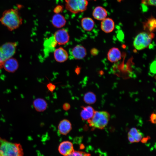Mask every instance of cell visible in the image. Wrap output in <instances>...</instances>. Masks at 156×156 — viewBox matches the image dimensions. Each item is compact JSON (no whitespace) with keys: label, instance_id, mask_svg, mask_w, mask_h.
<instances>
[{"label":"cell","instance_id":"obj_27","mask_svg":"<svg viewBox=\"0 0 156 156\" xmlns=\"http://www.w3.org/2000/svg\"><path fill=\"white\" fill-rule=\"evenodd\" d=\"M47 86L49 90L51 92H53L55 88V85L51 83L48 84Z\"/></svg>","mask_w":156,"mask_h":156},{"label":"cell","instance_id":"obj_3","mask_svg":"<svg viewBox=\"0 0 156 156\" xmlns=\"http://www.w3.org/2000/svg\"><path fill=\"white\" fill-rule=\"evenodd\" d=\"M110 118L109 114L105 111H95L92 117L88 120L90 126L102 129L107 125Z\"/></svg>","mask_w":156,"mask_h":156},{"label":"cell","instance_id":"obj_14","mask_svg":"<svg viewBox=\"0 0 156 156\" xmlns=\"http://www.w3.org/2000/svg\"><path fill=\"white\" fill-rule=\"evenodd\" d=\"M101 22V27L102 30L106 33L112 32L115 27L114 23L113 20L109 18H105Z\"/></svg>","mask_w":156,"mask_h":156},{"label":"cell","instance_id":"obj_12","mask_svg":"<svg viewBox=\"0 0 156 156\" xmlns=\"http://www.w3.org/2000/svg\"><path fill=\"white\" fill-rule=\"evenodd\" d=\"M53 52L54 59L57 62H64L68 58V52L62 47H60L55 49Z\"/></svg>","mask_w":156,"mask_h":156},{"label":"cell","instance_id":"obj_11","mask_svg":"<svg viewBox=\"0 0 156 156\" xmlns=\"http://www.w3.org/2000/svg\"><path fill=\"white\" fill-rule=\"evenodd\" d=\"M72 57L76 60H80L84 58L87 54L86 50L83 46L78 45L74 47L71 51Z\"/></svg>","mask_w":156,"mask_h":156},{"label":"cell","instance_id":"obj_24","mask_svg":"<svg viewBox=\"0 0 156 156\" xmlns=\"http://www.w3.org/2000/svg\"><path fill=\"white\" fill-rule=\"evenodd\" d=\"M67 156H91V155L90 154L83 151H74L71 154Z\"/></svg>","mask_w":156,"mask_h":156},{"label":"cell","instance_id":"obj_26","mask_svg":"<svg viewBox=\"0 0 156 156\" xmlns=\"http://www.w3.org/2000/svg\"><path fill=\"white\" fill-rule=\"evenodd\" d=\"M150 121L153 124L156 122V114L155 113H152L150 117Z\"/></svg>","mask_w":156,"mask_h":156},{"label":"cell","instance_id":"obj_23","mask_svg":"<svg viewBox=\"0 0 156 156\" xmlns=\"http://www.w3.org/2000/svg\"><path fill=\"white\" fill-rule=\"evenodd\" d=\"M84 102L89 104H93L96 101V98L95 95L91 92H89L86 93L84 96Z\"/></svg>","mask_w":156,"mask_h":156},{"label":"cell","instance_id":"obj_29","mask_svg":"<svg viewBox=\"0 0 156 156\" xmlns=\"http://www.w3.org/2000/svg\"><path fill=\"white\" fill-rule=\"evenodd\" d=\"M70 108V105L68 103L64 104L63 106V108L65 110H67Z\"/></svg>","mask_w":156,"mask_h":156},{"label":"cell","instance_id":"obj_4","mask_svg":"<svg viewBox=\"0 0 156 156\" xmlns=\"http://www.w3.org/2000/svg\"><path fill=\"white\" fill-rule=\"evenodd\" d=\"M16 46L17 43L12 42H6L0 46V69L3 68L4 62L15 54Z\"/></svg>","mask_w":156,"mask_h":156},{"label":"cell","instance_id":"obj_7","mask_svg":"<svg viewBox=\"0 0 156 156\" xmlns=\"http://www.w3.org/2000/svg\"><path fill=\"white\" fill-rule=\"evenodd\" d=\"M57 44L60 45H64L69 41L70 36L67 31L62 29L55 32L53 36Z\"/></svg>","mask_w":156,"mask_h":156},{"label":"cell","instance_id":"obj_21","mask_svg":"<svg viewBox=\"0 0 156 156\" xmlns=\"http://www.w3.org/2000/svg\"><path fill=\"white\" fill-rule=\"evenodd\" d=\"M33 105L35 109L39 112L44 111L47 108V105L44 99L38 98L34 100Z\"/></svg>","mask_w":156,"mask_h":156},{"label":"cell","instance_id":"obj_10","mask_svg":"<svg viewBox=\"0 0 156 156\" xmlns=\"http://www.w3.org/2000/svg\"><path fill=\"white\" fill-rule=\"evenodd\" d=\"M19 64L17 60L15 58L11 57L4 62L3 68L7 72L13 73L18 69Z\"/></svg>","mask_w":156,"mask_h":156},{"label":"cell","instance_id":"obj_16","mask_svg":"<svg viewBox=\"0 0 156 156\" xmlns=\"http://www.w3.org/2000/svg\"><path fill=\"white\" fill-rule=\"evenodd\" d=\"M72 128L70 122L67 119H64L61 120L58 127L59 133L64 135L68 134L71 130Z\"/></svg>","mask_w":156,"mask_h":156},{"label":"cell","instance_id":"obj_17","mask_svg":"<svg viewBox=\"0 0 156 156\" xmlns=\"http://www.w3.org/2000/svg\"><path fill=\"white\" fill-rule=\"evenodd\" d=\"M51 22L55 27L60 28L65 26L66 23V20L62 15L57 13L53 16Z\"/></svg>","mask_w":156,"mask_h":156},{"label":"cell","instance_id":"obj_18","mask_svg":"<svg viewBox=\"0 0 156 156\" xmlns=\"http://www.w3.org/2000/svg\"><path fill=\"white\" fill-rule=\"evenodd\" d=\"M92 15L95 19L98 20H103L106 18L107 15L106 10L100 6L96 7L92 12Z\"/></svg>","mask_w":156,"mask_h":156},{"label":"cell","instance_id":"obj_28","mask_svg":"<svg viewBox=\"0 0 156 156\" xmlns=\"http://www.w3.org/2000/svg\"><path fill=\"white\" fill-rule=\"evenodd\" d=\"M155 62H153L150 68L152 72H153V73H154V72H155V63L154 64Z\"/></svg>","mask_w":156,"mask_h":156},{"label":"cell","instance_id":"obj_6","mask_svg":"<svg viewBox=\"0 0 156 156\" xmlns=\"http://www.w3.org/2000/svg\"><path fill=\"white\" fill-rule=\"evenodd\" d=\"M152 33L145 32L140 33L135 38L133 45L137 50H140L146 48L150 44L153 37Z\"/></svg>","mask_w":156,"mask_h":156},{"label":"cell","instance_id":"obj_20","mask_svg":"<svg viewBox=\"0 0 156 156\" xmlns=\"http://www.w3.org/2000/svg\"><path fill=\"white\" fill-rule=\"evenodd\" d=\"M94 22L91 18L86 17L83 18L81 21V25L83 29L85 31H90L93 28Z\"/></svg>","mask_w":156,"mask_h":156},{"label":"cell","instance_id":"obj_8","mask_svg":"<svg viewBox=\"0 0 156 156\" xmlns=\"http://www.w3.org/2000/svg\"><path fill=\"white\" fill-rule=\"evenodd\" d=\"M57 43L53 36L45 39L44 42V53L45 57H47L49 53L53 52Z\"/></svg>","mask_w":156,"mask_h":156},{"label":"cell","instance_id":"obj_15","mask_svg":"<svg viewBox=\"0 0 156 156\" xmlns=\"http://www.w3.org/2000/svg\"><path fill=\"white\" fill-rule=\"evenodd\" d=\"M107 57L108 60L111 62H116L121 58V54L119 49L116 47H113L108 51Z\"/></svg>","mask_w":156,"mask_h":156},{"label":"cell","instance_id":"obj_5","mask_svg":"<svg viewBox=\"0 0 156 156\" xmlns=\"http://www.w3.org/2000/svg\"><path fill=\"white\" fill-rule=\"evenodd\" d=\"M65 7L70 12L77 14L85 11L87 9V0H65Z\"/></svg>","mask_w":156,"mask_h":156},{"label":"cell","instance_id":"obj_13","mask_svg":"<svg viewBox=\"0 0 156 156\" xmlns=\"http://www.w3.org/2000/svg\"><path fill=\"white\" fill-rule=\"evenodd\" d=\"M128 135L129 141L133 143L140 141L142 138L143 134L137 129L133 127L130 130Z\"/></svg>","mask_w":156,"mask_h":156},{"label":"cell","instance_id":"obj_25","mask_svg":"<svg viewBox=\"0 0 156 156\" xmlns=\"http://www.w3.org/2000/svg\"><path fill=\"white\" fill-rule=\"evenodd\" d=\"M141 2L147 5L156 6V0H142Z\"/></svg>","mask_w":156,"mask_h":156},{"label":"cell","instance_id":"obj_1","mask_svg":"<svg viewBox=\"0 0 156 156\" xmlns=\"http://www.w3.org/2000/svg\"><path fill=\"white\" fill-rule=\"evenodd\" d=\"M23 22V18L17 8L5 10L0 17V23L10 31L19 28Z\"/></svg>","mask_w":156,"mask_h":156},{"label":"cell","instance_id":"obj_19","mask_svg":"<svg viewBox=\"0 0 156 156\" xmlns=\"http://www.w3.org/2000/svg\"><path fill=\"white\" fill-rule=\"evenodd\" d=\"M80 112V116L83 120H88L91 119L94 115L95 111L90 106L82 107Z\"/></svg>","mask_w":156,"mask_h":156},{"label":"cell","instance_id":"obj_2","mask_svg":"<svg viewBox=\"0 0 156 156\" xmlns=\"http://www.w3.org/2000/svg\"><path fill=\"white\" fill-rule=\"evenodd\" d=\"M21 146L0 137V156H23Z\"/></svg>","mask_w":156,"mask_h":156},{"label":"cell","instance_id":"obj_22","mask_svg":"<svg viewBox=\"0 0 156 156\" xmlns=\"http://www.w3.org/2000/svg\"><path fill=\"white\" fill-rule=\"evenodd\" d=\"M144 28L149 32H152L155 30L156 27V20L152 16L144 23Z\"/></svg>","mask_w":156,"mask_h":156},{"label":"cell","instance_id":"obj_9","mask_svg":"<svg viewBox=\"0 0 156 156\" xmlns=\"http://www.w3.org/2000/svg\"><path fill=\"white\" fill-rule=\"evenodd\" d=\"M58 150L60 153L64 156H68L75 151L73 144L68 141L61 142L58 146Z\"/></svg>","mask_w":156,"mask_h":156}]
</instances>
